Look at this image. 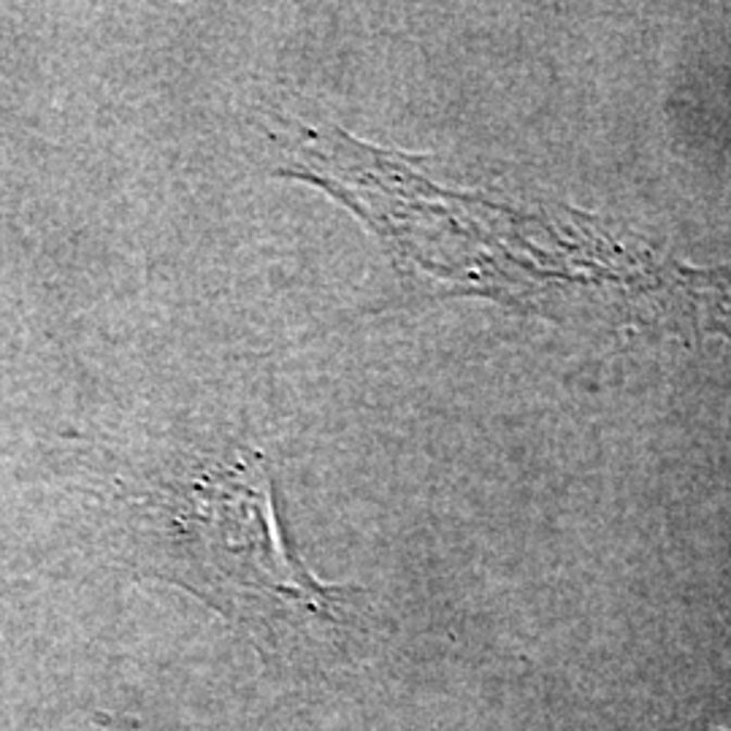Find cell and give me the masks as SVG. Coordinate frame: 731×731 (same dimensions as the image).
I'll list each match as a JSON object with an SVG mask.
<instances>
[{
  "mask_svg": "<svg viewBox=\"0 0 731 731\" xmlns=\"http://www.w3.org/2000/svg\"><path fill=\"white\" fill-rule=\"evenodd\" d=\"M182 582L212 602L333 618L342 588L320 585L288 550L266 464L257 455L212 464L168 504Z\"/></svg>",
  "mask_w": 731,
  "mask_h": 731,
  "instance_id": "6da1fadb",
  "label": "cell"
}]
</instances>
